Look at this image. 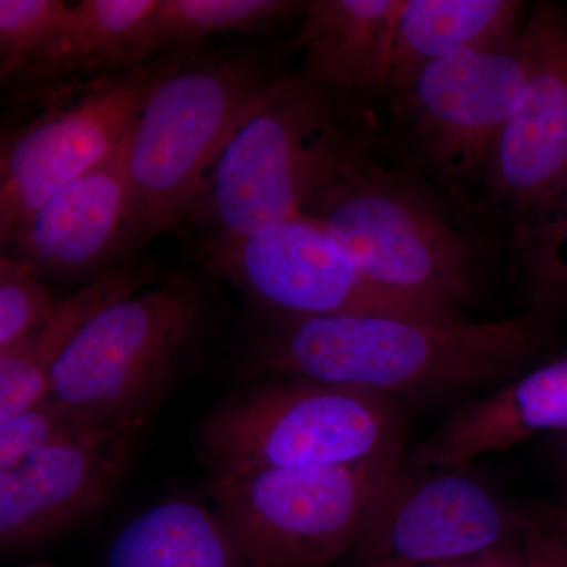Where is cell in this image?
Listing matches in <instances>:
<instances>
[{
	"label": "cell",
	"mask_w": 567,
	"mask_h": 567,
	"mask_svg": "<svg viewBox=\"0 0 567 567\" xmlns=\"http://www.w3.org/2000/svg\"><path fill=\"white\" fill-rule=\"evenodd\" d=\"M528 315L494 322L393 316L274 319L251 344L262 374L303 377L399 399H440L524 372L554 342Z\"/></svg>",
	"instance_id": "obj_1"
},
{
	"label": "cell",
	"mask_w": 567,
	"mask_h": 567,
	"mask_svg": "<svg viewBox=\"0 0 567 567\" xmlns=\"http://www.w3.org/2000/svg\"><path fill=\"white\" fill-rule=\"evenodd\" d=\"M377 286L457 312L473 290V245L412 163L347 142L301 207Z\"/></svg>",
	"instance_id": "obj_2"
},
{
	"label": "cell",
	"mask_w": 567,
	"mask_h": 567,
	"mask_svg": "<svg viewBox=\"0 0 567 567\" xmlns=\"http://www.w3.org/2000/svg\"><path fill=\"white\" fill-rule=\"evenodd\" d=\"M278 74L246 54L166 59L125 137L133 248L185 219L224 145Z\"/></svg>",
	"instance_id": "obj_3"
},
{
	"label": "cell",
	"mask_w": 567,
	"mask_h": 567,
	"mask_svg": "<svg viewBox=\"0 0 567 567\" xmlns=\"http://www.w3.org/2000/svg\"><path fill=\"white\" fill-rule=\"evenodd\" d=\"M349 118L303 74L279 73L224 145L185 219L205 235L240 237L300 215L358 133Z\"/></svg>",
	"instance_id": "obj_4"
},
{
	"label": "cell",
	"mask_w": 567,
	"mask_h": 567,
	"mask_svg": "<svg viewBox=\"0 0 567 567\" xmlns=\"http://www.w3.org/2000/svg\"><path fill=\"white\" fill-rule=\"evenodd\" d=\"M406 470L402 447L352 464L213 476L208 494L249 567H333Z\"/></svg>",
	"instance_id": "obj_5"
},
{
	"label": "cell",
	"mask_w": 567,
	"mask_h": 567,
	"mask_svg": "<svg viewBox=\"0 0 567 567\" xmlns=\"http://www.w3.org/2000/svg\"><path fill=\"white\" fill-rule=\"evenodd\" d=\"M404 440L405 410L399 399L274 375L213 412L199 445L218 476L352 464L402 450Z\"/></svg>",
	"instance_id": "obj_6"
},
{
	"label": "cell",
	"mask_w": 567,
	"mask_h": 567,
	"mask_svg": "<svg viewBox=\"0 0 567 567\" xmlns=\"http://www.w3.org/2000/svg\"><path fill=\"white\" fill-rule=\"evenodd\" d=\"M208 301L177 279L104 306L51 374V395L87 424L147 420L183 352L203 333Z\"/></svg>",
	"instance_id": "obj_7"
},
{
	"label": "cell",
	"mask_w": 567,
	"mask_h": 567,
	"mask_svg": "<svg viewBox=\"0 0 567 567\" xmlns=\"http://www.w3.org/2000/svg\"><path fill=\"white\" fill-rule=\"evenodd\" d=\"M520 32L425 66L393 103L406 162L435 188L461 193L488 182L496 147L527 76Z\"/></svg>",
	"instance_id": "obj_8"
},
{
	"label": "cell",
	"mask_w": 567,
	"mask_h": 567,
	"mask_svg": "<svg viewBox=\"0 0 567 567\" xmlns=\"http://www.w3.org/2000/svg\"><path fill=\"white\" fill-rule=\"evenodd\" d=\"M197 251L208 271L229 282L274 319H461L451 309L377 286L333 235L305 216L240 237L204 235Z\"/></svg>",
	"instance_id": "obj_9"
},
{
	"label": "cell",
	"mask_w": 567,
	"mask_h": 567,
	"mask_svg": "<svg viewBox=\"0 0 567 567\" xmlns=\"http://www.w3.org/2000/svg\"><path fill=\"white\" fill-rule=\"evenodd\" d=\"M164 62L73 82L2 134L0 241L31 213L117 152Z\"/></svg>",
	"instance_id": "obj_10"
},
{
	"label": "cell",
	"mask_w": 567,
	"mask_h": 567,
	"mask_svg": "<svg viewBox=\"0 0 567 567\" xmlns=\"http://www.w3.org/2000/svg\"><path fill=\"white\" fill-rule=\"evenodd\" d=\"M516 509L465 466H409L339 567H434L480 557L525 537Z\"/></svg>",
	"instance_id": "obj_11"
},
{
	"label": "cell",
	"mask_w": 567,
	"mask_h": 567,
	"mask_svg": "<svg viewBox=\"0 0 567 567\" xmlns=\"http://www.w3.org/2000/svg\"><path fill=\"white\" fill-rule=\"evenodd\" d=\"M145 421L89 424L0 473V547L43 543L95 513L121 486Z\"/></svg>",
	"instance_id": "obj_12"
},
{
	"label": "cell",
	"mask_w": 567,
	"mask_h": 567,
	"mask_svg": "<svg viewBox=\"0 0 567 567\" xmlns=\"http://www.w3.org/2000/svg\"><path fill=\"white\" fill-rule=\"evenodd\" d=\"M522 39L527 76L487 182L516 224L539 212L567 177V11L539 3Z\"/></svg>",
	"instance_id": "obj_13"
},
{
	"label": "cell",
	"mask_w": 567,
	"mask_h": 567,
	"mask_svg": "<svg viewBox=\"0 0 567 567\" xmlns=\"http://www.w3.org/2000/svg\"><path fill=\"white\" fill-rule=\"evenodd\" d=\"M39 278H78L132 251L125 141L31 213L2 244Z\"/></svg>",
	"instance_id": "obj_14"
},
{
	"label": "cell",
	"mask_w": 567,
	"mask_h": 567,
	"mask_svg": "<svg viewBox=\"0 0 567 567\" xmlns=\"http://www.w3.org/2000/svg\"><path fill=\"white\" fill-rule=\"evenodd\" d=\"M404 0L305 2L293 47L300 71L346 115L388 99L395 21Z\"/></svg>",
	"instance_id": "obj_15"
},
{
	"label": "cell",
	"mask_w": 567,
	"mask_h": 567,
	"mask_svg": "<svg viewBox=\"0 0 567 567\" xmlns=\"http://www.w3.org/2000/svg\"><path fill=\"white\" fill-rule=\"evenodd\" d=\"M544 432H567V357L522 372L464 406L417 447L410 466H465Z\"/></svg>",
	"instance_id": "obj_16"
},
{
	"label": "cell",
	"mask_w": 567,
	"mask_h": 567,
	"mask_svg": "<svg viewBox=\"0 0 567 567\" xmlns=\"http://www.w3.org/2000/svg\"><path fill=\"white\" fill-rule=\"evenodd\" d=\"M158 0H82L58 40L9 87L28 100L73 82L140 69L142 32Z\"/></svg>",
	"instance_id": "obj_17"
},
{
	"label": "cell",
	"mask_w": 567,
	"mask_h": 567,
	"mask_svg": "<svg viewBox=\"0 0 567 567\" xmlns=\"http://www.w3.org/2000/svg\"><path fill=\"white\" fill-rule=\"evenodd\" d=\"M516 0H404L395 21L388 99L404 92L425 66L453 52L520 32Z\"/></svg>",
	"instance_id": "obj_18"
},
{
	"label": "cell",
	"mask_w": 567,
	"mask_h": 567,
	"mask_svg": "<svg viewBox=\"0 0 567 567\" xmlns=\"http://www.w3.org/2000/svg\"><path fill=\"white\" fill-rule=\"evenodd\" d=\"M147 281V271L133 267L96 276L58 300L47 322L21 346L0 354V421L50 395L52 369L78 331L104 306L137 292Z\"/></svg>",
	"instance_id": "obj_19"
},
{
	"label": "cell",
	"mask_w": 567,
	"mask_h": 567,
	"mask_svg": "<svg viewBox=\"0 0 567 567\" xmlns=\"http://www.w3.org/2000/svg\"><path fill=\"white\" fill-rule=\"evenodd\" d=\"M106 567H249L213 507L171 498L142 511L107 548Z\"/></svg>",
	"instance_id": "obj_20"
},
{
	"label": "cell",
	"mask_w": 567,
	"mask_h": 567,
	"mask_svg": "<svg viewBox=\"0 0 567 567\" xmlns=\"http://www.w3.org/2000/svg\"><path fill=\"white\" fill-rule=\"evenodd\" d=\"M303 9L305 2L293 0H158L142 32V65L159 52L208 37L264 31Z\"/></svg>",
	"instance_id": "obj_21"
},
{
	"label": "cell",
	"mask_w": 567,
	"mask_h": 567,
	"mask_svg": "<svg viewBox=\"0 0 567 567\" xmlns=\"http://www.w3.org/2000/svg\"><path fill=\"white\" fill-rule=\"evenodd\" d=\"M529 315L554 324L567 315V177L539 212L513 234Z\"/></svg>",
	"instance_id": "obj_22"
},
{
	"label": "cell",
	"mask_w": 567,
	"mask_h": 567,
	"mask_svg": "<svg viewBox=\"0 0 567 567\" xmlns=\"http://www.w3.org/2000/svg\"><path fill=\"white\" fill-rule=\"evenodd\" d=\"M73 3L63 0H0V76L13 84L58 40Z\"/></svg>",
	"instance_id": "obj_23"
},
{
	"label": "cell",
	"mask_w": 567,
	"mask_h": 567,
	"mask_svg": "<svg viewBox=\"0 0 567 567\" xmlns=\"http://www.w3.org/2000/svg\"><path fill=\"white\" fill-rule=\"evenodd\" d=\"M40 279L17 257L0 256V354L21 346L54 311L58 301Z\"/></svg>",
	"instance_id": "obj_24"
},
{
	"label": "cell",
	"mask_w": 567,
	"mask_h": 567,
	"mask_svg": "<svg viewBox=\"0 0 567 567\" xmlns=\"http://www.w3.org/2000/svg\"><path fill=\"white\" fill-rule=\"evenodd\" d=\"M81 425L89 424L51 394L0 421V473L24 464L33 454Z\"/></svg>",
	"instance_id": "obj_25"
},
{
	"label": "cell",
	"mask_w": 567,
	"mask_h": 567,
	"mask_svg": "<svg viewBox=\"0 0 567 567\" xmlns=\"http://www.w3.org/2000/svg\"><path fill=\"white\" fill-rule=\"evenodd\" d=\"M525 557L527 567H567V527L555 507L529 513Z\"/></svg>",
	"instance_id": "obj_26"
},
{
	"label": "cell",
	"mask_w": 567,
	"mask_h": 567,
	"mask_svg": "<svg viewBox=\"0 0 567 567\" xmlns=\"http://www.w3.org/2000/svg\"><path fill=\"white\" fill-rule=\"evenodd\" d=\"M434 567H527L525 537L522 540H517V543L509 544V546L480 555V557Z\"/></svg>",
	"instance_id": "obj_27"
},
{
	"label": "cell",
	"mask_w": 567,
	"mask_h": 567,
	"mask_svg": "<svg viewBox=\"0 0 567 567\" xmlns=\"http://www.w3.org/2000/svg\"><path fill=\"white\" fill-rule=\"evenodd\" d=\"M566 439L565 443H563V451H561V465L563 468H565L566 477H567V432H565Z\"/></svg>",
	"instance_id": "obj_28"
},
{
	"label": "cell",
	"mask_w": 567,
	"mask_h": 567,
	"mask_svg": "<svg viewBox=\"0 0 567 567\" xmlns=\"http://www.w3.org/2000/svg\"><path fill=\"white\" fill-rule=\"evenodd\" d=\"M555 509H557L559 518H561V520L565 522V525L567 527V505L555 507Z\"/></svg>",
	"instance_id": "obj_29"
}]
</instances>
